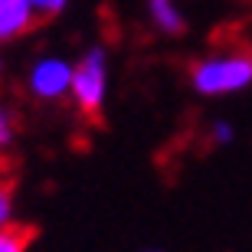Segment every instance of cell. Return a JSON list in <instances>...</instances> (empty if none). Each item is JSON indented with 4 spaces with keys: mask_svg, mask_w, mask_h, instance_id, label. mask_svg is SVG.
<instances>
[{
    "mask_svg": "<svg viewBox=\"0 0 252 252\" xmlns=\"http://www.w3.org/2000/svg\"><path fill=\"white\" fill-rule=\"evenodd\" d=\"M190 82L200 95H233L252 85V53H216L190 69Z\"/></svg>",
    "mask_w": 252,
    "mask_h": 252,
    "instance_id": "6da1fadb",
    "label": "cell"
},
{
    "mask_svg": "<svg viewBox=\"0 0 252 252\" xmlns=\"http://www.w3.org/2000/svg\"><path fill=\"white\" fill-rule=\"evenodd\" d=\"M105 89H108V65H105V49L92 46L72 69V89L69 95L75 105L82 108V115L95 118L105 105Z\"/></svg>",
    "mask_w": 252,
    "mask_h": 252,
    "instance_id": "7a4b0ae2",
    "label": "cell"
},
{
    "mask_svg": "<svg viewBox=\"0 0 252 252\" xmlns=\"http://www.w3.org/2000/svg\"><path fill=\"white\" fill-rule=\"evenodd\" d=\"M72 69L75 65H69L59 56L39 59L30 69V79H27L30 92L36 95V98H43V102H56V98L69 95V89H72Z\"/></svg>",
    "mask_w": 252,
    "mask_h": 252,
    "instance_id": "3957f363",
    "label": "cell"
},
{
    "mask_svg": "<svg viewBox=\"0 0 252 252\" xmlns=\"http://www.w3.org/2000/svg\"><path fill=\"white\" fill-rule=\"evenodd\" d=\"M36 10L30 0H0V39H17L36 27Z\"/></svg>",
    "mask_w": 252,
    "mask_h": 252,
    "instance_id": "277c9868",
    "label": "cell"
},
{
    "mask_svg": "<svg viewBox=\"0 0 252 252\" xmlns=\"http://www.w3.org/2000/svg\"><path fill=\"white\" fill-rule=\"evenodd\" d=\"M148 10L160 33H170V36L184 33V13L177 10V0H148Z\"/></svg>",
    "mask_w": 252,
    "mask_h": 252,
    "instance_id": "5b68a950",
    "label": "cell"
},
{
    "mask_svg": "<svg viewBox=\"0 0 252 252\" xmlns=\"http://www.w3.org/2000/svg\"><path fill=\"white\" fill-rule=\"evenodd\" d=\"M30 239H33V229L20 223H7L0 229V252H27Z\"/></svg>",
    "mask_w": 252,
    "mask_h": 252,
    "instance_id": "8992f818",
    "label": "cell"
},
{
    "mask_svg": "<svg viewBox=\"0 0 252 252\" xmlns=\"http://www.w3.org/2000/svg\"><path fill=\"white\" fill-rule=\"evenodd\" d=\"M10 210H13V184L0 174V229L10 223Z\"/></svg>",
    "mask_w": 252,
    "mask_h": 252,
    "instance_id": "52a82bcc",
    "label": "cell"
},
{
    "mask_svg": "<svg viewBox=\"0 0 252 252\" xmlns=\"http://www.w3.org/2000/svg\"><path fill=\"white\" fill-rule=\"evenodd\" d=\"M30 3H33L39 20H49V17H56V13H63L69 0H30Z\"/></svg>",
    "mask_w": 252,
    "mask_h": 252,
    "instance_id": "ba28073f",
    "label": "cell"
},
{
    "mask_svg": "<svg viewBox=\"0 0 252 252\" xmlns=\"http://www.w3.org/2000/svg\"><path fill=\"white\" fill-rule=\"evenodd\" d=\"M13 141V115L7 105H0V148H7Z\"/></svg>",
    "mask_w": 252,
    "mask_h": 252,
    "instance_id": "9c48e42d",
    "label": "cell"
},
{
    "mask_svg": "<svg viewBox=\"0 0 252 252\" xmlns=\"http://www.w3.org/2000/svg\"><path fill=\"white\" fill-rule=\"evenodd\" d=\"M213 138L220 141V144H226V141H233V128H229L226 122H216L213 125Z\"/></svg>",
    "mask_w": 252,
    "mask_h": 252,
    "instance_id": "30bf717a",
    "label": "cell"
}]
</instances>
